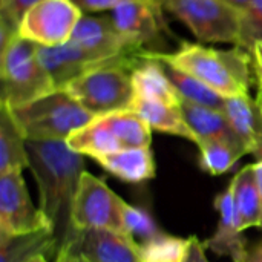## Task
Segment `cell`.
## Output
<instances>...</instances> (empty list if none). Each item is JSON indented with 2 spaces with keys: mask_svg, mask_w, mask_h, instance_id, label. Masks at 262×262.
I'll list each match as a JSON object with an SVG mask.
<instances>
[{
  "mask_svg": "<svg viewBox=\"0 0 262 262\" xmlns=\"http://www.w3.org/2000/svg\"><path fill=\"white\" fill-rule=\"evenodd\" d=\"M2 103L9 109L29 104L57 91L45 69L37 45L17 35L2 48Z\"/></svg>",
  "mask_w": 262,
  "mask_h": 262,
  "instance_id": "4",
  "label": "cell"
},
{
  "mask_svg": "<svg viewBox=\"0 0 262 262\" xmlns=\"http://www.w3.org/2000/svg\"><path fill=\"white\" fill-rule=\"evenodd\" d=\"M38 255L57 259L58 249L52 230L46 229L26 235L0 233V262H28Z\"/></svg>",
  "mask_w": 262,
  "mask_h": 262,
  "instance_id": "19",
  "label": "cell"
},
{
  "mask_svg": "<svg viewBox=\"0 0 262 262\" xmlns=\"http://www.w3.org/2000/svg\"><path fill=\"white\" fill-rule=\"evenodd\" d=\"M66 143L74 152L83 157H89L92 160H97L100 157L123 149L120 141L117 140V137L114 135V132L111 130V127L107 126V123L101 115L95 117L86 126L75 130L66 140Z\"/></svg>",
  "mask_w": 262,
  "mask_h": 262,
  "instance_id": "22",
  "label": "cell"
},
{
  "mask_svg": "<svg viewBox=\"0 0 262 262\" xmlns=\"http://www.w3.org/2000/svg\"><path fill=\"white\" fill-rule=\"evenodd\" d=\"M190 238H180L161 233L144 243H140L141 262H186L190 250Z\"/></svg>",
  "mask_w": 262,
  "mask_h": 262,
  "instance_id": "25",
  "label": "cell"
},
{
  "mask_svg": "<svg viewBox=\"0 0 262 262\" xmlns=\"http://www.w3.org/2000/svg\"><path fill=\"white\" fill-rule=\"evenodd\" d=\"M121 201L123 198L114 193L104 180L84 172L74 198L72 227L75 230L104 229L127 235L120 216Z\"/></svg>",
  "mask_w": 262,
  "mask_h": 262,
  "instance_id": "7",
  "label": "cell"
},
{
  "mask_svg": "<svg viewBox=\"0 0 262 262\" xmlns=\"http://www.w3.org/2000/svg\"><path fill=\"white\" fill-rule=\"evenodd\" d=\"M9 111L26 140L31 141H66L95 118L64 89Z\"/></svg>",
  "mask_w": 262,
  "mask_h": 262,
  "instance_id": "3",
  "label": "cell"
},
{
  "mask_svg": "<svg viewBox=\"0 0 262 262\" xmlns=\"http://www.w3.org/2000/svg\"><path fill=\"white\" fill-rule=\"evenodd\" d=\"M123 149L129 147H150L152 129L141 115L135 111H118L101 115Z\"/></svg>",
  "mask_w": 262,
  "mask_h": 262,
  "instance_id": "24",
  "label": "cell"
},
{
  "mask_svg": "<svg viewBox=\"0 0 262 262\" xmlns=\"http://www.w3.org/2000/svg\"><path fill=\"white\" fill-rule=\"evenodd\" d=\"M215 209L218 212L216 230L209 239L203 243L204 249L218 256L230 258L233 262H244L250 247L247 246L244 232H241L238 227L230 184L215 198Z\"/></svg>",
  "mask_w": 262,
  "mask_h": 262,
  "instance_id": "13",
  "label": "cell"
},
{
  "mask_svg": "<svg viewBox=\"0 0 262 262\" xmlns=\"http://www.w3.org/2000/svg\"><path fill=\"white\" fill-rule=\"evenodd\" d=\"M181 111L186 118V123L189 124L190 130L198 140L196 146L206 140H218V141H226V143L241 147L247 155L246 147L243 146V143L233 132L224 112L198 106L184 100L181 101Z\"/></svg>",
  "mask_w": 262,
  "mask_h": 262,
  "instance_id": "17",
  "label": "cell"
},
{
  "mask_svg": "<svg viewBox=\"0 0 262 262\" xmlns=\"http://www.w3.org/2000/svg\"><path fill=\"white\" fill-rule=\"evenodd\" d=\"M130 111H135L138 115H141L152 130H160L163 134L181 137L195 144L198 143L196 137L193 135L189 124L186 123L181 106L134 97Z\"/></svg>",
  "mask_w": 262,
  "mask_h": 262,
  "instance_id": "18",
  "label": "cell"
},
{
  "mask_svg": "<svg viewBox=\"0 0 262 262\" xmlns=\"http://www.w3.org/2000/svg\"><path fill=\"white\" fill-rule=\"evenodd\" d=\"M52 230L49 221L29 196L21 172L0 175V233L26 235Z\"/></svg>",
  "mask_w": 262,
  "mask_h": 262,
  "instance_id": "10",
  "label": "cell"
},
{
  "mask_svg": "<svg viewBox=\"0 0 262 262\" xmlns=\"http://www.w3.org/2000/svg\"><path fill=\"white\" fill-rule=\"evenodd\" d=\"M83 12L71 0H41L18 25V35L38 46H58L71 40Z\"/></svg>",
  "mask_w": 262,
  "mask_h": 262,
  "instance_id": "9",
  "label": "cell"
},
{
  "mask_svg": "<svg viewBox=\"0 0 262 262\" xmlns=\"http://www.w3.org/2000/svg\"><path fill=\"white\" fill-rule=\"evenodd\" d=\"M63 89L94 117L127 111L135 97L132 69L123 64L94 69Z\"/></svg>",
  "mask_w": 262,
  "mask_h": 262,
  "instance_id": "6",
  "label": "cell"
},
{
  "mask_svg": "<svg viewBox=\"0 0 262 262\" xmlns=\"http://www.w3.org/2000/svg\"><path fill=\"white\" fill-rule=\"evenodd\" d=\"M71 41L98 60H111L124 54L143 52L132 46L118 32L109 12L83 14L77 28L74 29Z\"/></svg>",
  "mask_w": 262,
  "mask_h": 262,
  "instance_id": "12",
  "label": "cell"
},
{
  "mask_svg": "<svg viewBox=\"0 0 262 262\" xmlns=\"http://www.w3.org/2000/svg\"><path fill=\"white\" fill-rule=\"evenodd\" d=\"M200 41L238 45L243 12L223 0H158Z\"/></svg>",
  "mask_w": 262,
  "mask_h": 262,
  "instance_id": "5",
  "label": "cell"
},
{
  "mask_svg": "<svg viewBox=\"0 0 262 262\" xmlns=\"http://www.w3.org/2000/svg\"><path fill=\"white\" fill-rule=\"evenodd\" d=\"M258 40H262V0H250L243 14V28L238 46L250 51Z\"/></svg>",
  "mask_w": 262,
  "mask_h": 262,
  "instance_id": "28",
  "label": "cell"
},
{
  "mask_svg": "<svg viewBox=\"0 0 262 262\" xmlns=\"http://www.w3.org/2000/svg\"><path fill=\"white\" fill-rule=\"evenodd\" d=\"M253 170H255V178H256V184H258V190H259V198H261V227L262 229V160L253 163Z\"/></svg>",
  "mask_w": 262,
  "mask_h": 262,
  "instance_id": "35",
  "label": "cell"
},
{
  "mask_svg": "<svg viewBox=\"0 0 262 262\" xmlns=\"http://www.w3.org/2000/svg\"><path fill=\"white\" fill-rule=\"evenodd\" d=\"M244 262H262V238L249 249V255Z\"/></svg>",
  "mask_w": 262,
  "mask_h": 262,
  "instance_id": "34",
  "label": "cell"
},
{
  "mask_svg": "<svg viewBox=\"0 0 262 262\" xmlns=\"http://www.w3.org/2000/svg\"><path fill=\"white\" fill-rule=\"evenodd\" d=\"M141 61L132 69V84L137 98L157 100L173 106H181V97L160 60L141 52Z\"/></svg>",
  "mask_w": 262,
  "mask_h": 262,
  "instance_id": "16",
  "label": "cell"
},
{
  "mask_svg": "<svg viewBox=\"0 0 262 262\" xmlns=\"http://www.w3.org/2000/svg\"><path fill=\"white\" fill-rule=\"evenodd\" d=\"M29 167L26 137L15 123L9 107L0 104V175L23 172Z\"/></svg>",
  "mask_w": 262,
  "mask_h": 262,
  "instance_id": "21",
  "label": "cell"
},
{
  "mask_svg": "<svg viewBox=\"0 0 262 262\" xmlns=\"http://www.w3.org/2000/svg\"><path fill=\"white\" fill-rule=\"evenodd\" d=\"M238 227L246 232L261 226V198L255 178L253 164L244 166L230 181Z\"/></svg>",
  "mask_w": 262,
  "mask_h": 262,
  "instance_id": "20",
  "label": "cell"
},
{
  "mask_svg": "<svg viewBox=\"0 0 262 262\" xmlns=\"http://www.w3.org/2000/svg\"><path fill=\"white\" fill-rule=\"evenodd\" d=\"M28 262H49V259H48L45 255H38V256H35V258H32V259H29Z\"/></svg>",
  "mask_w": 262,
  "mask_h": 262,
  "instance_id": "37",
  "label": "cell"
},
{
  "mask_svg": "<svg viewBox=\"0 0 262 262\" xmlns=\"http://www.w3.org/2000/svg\"><path fill=\"white\" fill-rule=\"evenodd\" d=\"M256 103H258V106H259V109H261L262 112V91H258V94H256Z\"/></svg>",
  "mask_w": 262,
  "mask_h": 262,
  "instance_id": "38",
  "label": "cell"
},
{
  "mask_svg": "<svg viewBox=\"0 0 262 262\" xmlns=\"http://www.w3.org/2000/svg\"><path fill=\"white\" fill-rule=\"evenodd\" d=\"M147 54V52H146ZM150 55V54H147ZM154 57V55H150ZM157 58V57H154ZM160 60V58H157ZM166 75L169 77V80L172 81V84L175 86V89L178 91L181 100L198 104V106H204L209 109H215L220 112H224L226 109V97H223L221 94H218L216 91H213L212 88H209L207 84H204L203 81H200L198 78L192 77L187 72H183L170 64H167L166 61L160 60Z\"/></svg>",
  "mask_w": 262,
  "mask_h": 262,
  "instance_id": "23",
  "label": "cell"
},
{
  "mask_svg": "<svg viewBox=\"0 0 262 262\" xmlns=\"http://www.w3.org/2000/svg\"><path fill=\"white\" fill-rule=\"evenodd\" d=\"M64 247L86 262H141L140 244L132 236L104 229L75 230Z\"/></svg>",
  "mask_w": 262,
  "mask_h": 262,
  "instance_id": "11",
  "label": "cell"
},
{
  "mask_svg": "<svg viewBox=\"0 0 262 262\" xmlns=\"http://www.w3.org/2000/svg\"><path fill=\"white\" fill-rule=\"evenodd\" d=\"M83 14H103L112 11L124 0H71Z\"/></svg>",
  "mask_w": 262,
  "mask_h": 262,
  "instance_id": "30",
  "label": "cell"
},
{
  "mask_svg": "<svg viewBox=\"0 0 262 262\" xmlns=\"http://www.w3.org/2000/svg\"><path fill=\"white\" fill-rule=\"evenodd\" d=\"M120 216L126 233L135 241L141 239V243H144L163 233V230L158 227V224L146 209L130 206L124 200L120 206Z\"/></svg>",
  "mask_w": 262,
  "mask_h": 262,
  "instance_id": "27",
  "label": "cell"
},
{
  "mask_svg": "<svg viewBox=\"0 0 262 262\" xmlns=\"http://www.w3.org/2000/svg\"><path fill=\"white\" fill-rule=\"evenodd\" d=\"M54 262H86V261H84L80 255L74 253L71 249L64 247V249H61V250L58 252L57 259H55Z\"/></svg>",
  "mask_w": 262,
  "mask_h": 262,
  "instance_id": "33",
  "label": "cell"
},
{
  "mask_svg": "<svg viewBox=\"0 0 262 262\" xmlns=\"http://www.w3.org/2000/svg\"><path fill=\"white\" fill-rule=\"evenodd\" d=\"M198 149L201 169L213 177L227 173L238 163V160L246 155L241 147L218 140L201 141Z\"/></svg>",
  "mask_w": 262,
  "mask_h": 262,
  "instance_id": "26",
  "label": "cell"
},
{
  "mask_svg": "<svg viewBox=\"0 0 262 262\" xmlns=\"http://www.w3.org/2000/svg\"><path fill=\"white\" fill-rule=\"evenodd\" d=\"M224 114L247 150L255 155L256 161L262 160V112L249 94L230 97L226 100Z\"/></svg>",
  "mask_w": 262,
  "mask_h": 262,
  "instance_id": "14",
  "label": "cell"
},
{
  "mask_svg": "<svg viewBox=\"0 0 262 262\" xmlns=\"http://www.w3.org/2000/svg\"><path fill=\"white\" fill-rule=\"evenodd\" d=\"M107 173L129 183L141 184L155 177L157 166L150 147H129L95 160Z\"/></svg>",
  "mask_w": 262,
  "mask_h": 262,
  "instance_id": "15",
  "label": "cell"
},
{
  "mask_svg": "<svg viewBox=\"0 0 262 262\" xmlns=\"http://www.w3.org/2000/svg\"><path fill=\"white\" fill-rule=\"evenodd\" d=\"M41 0H0V21L18 29L25 14Z\"/></svg>",
  "mask_w": 262,
  "mask_h": 262,
  "instance_id": "29",
  "label": "cell"
},
{
  "mask_svg": "<svg viewBox=\"0 0 262 262\" xmlns=\"http://www.w3.org/2000/svg\"><path fill=\"white\" fill-rule=\"evenodd\" d=\"M109 15L118 32L143 52H160L166 37H173L158 0H124Z\"/></svg>",
  "mask_w": 262,
  "mask_h": 262,
  "instance_id": "8",
  "label": "cell"
},
{
  "mask_svg": "<svg viewBox=\"0 0 262 262\" xmlns=\"http://www.w3.org/2000/svg\"><path fill=\"white\" fill-rule=\"evenodd\" d=\"M186 262H209L207 256H206L204 244L196 236H192L190 250H189V255H187Z\"/></svg>",
  "mask_w": 262,
  "mask_h": 262,
  "instance_id": "32",
  "label": "cell"
},
{
  "mask_svg": "<svg viewBox=\"0 0 262 262\" xmlns=\"http://www.w3.org/2000/svg\"><path fill=\"white\" fill-rule=\"evenodd\" d=\"M252 60L253 80L256 81L258 91H262V40H258L249 51Z\"/></svg>",
  "mask_w": 262,
  "mask_h": 262,
  "instance_id": "31",
  "label": "cell"
},
{
  "mask_svg": "<svg viewBox=\"0 0 262 262\" xmlns=\"http://www.w3.org/2000/svg\"><path fill=\"white\" fill-rule=\"evenodd\" d=\"M147 54L190 74L226 98L249 94L253 84L250 54L238 45L232 49H215L180 41V48L173 52Z\"/></svg>",
  "mask_w": 262,
  "mask_h": 262,
  "instance_id": "2",
  "label": "cell"
},
{
  "mask_svg": "<svg viewBox=\"0 0 262 262\" xmlns=\"http://www.w3.org/2000/svg\"><path fill=\"white\" fill-rule=\"evenodd\" d=\"M223 2L229 3L230 6H233L235 9H238V11L243 12V14H244V11L247 9V6H249V3H250V0H223Z\"/></svg>",
  "mask_w": 262,
  "mask_h": 262,
  "instance_id": "36",
  "label": "cell"
},
{
  "mask_svg": "<svg viewBox=\"0 0 262 262\" xmlns=\"http://www.w3.org/2000/svg\"><path fill=\"white\" fill-rule=\"evenodd\" d=\"M29 170L40 193L38 209L51 224L58 252L71 241L75 229L71 215L74 198L84 169V157L66 141L26 140Z\"/></svg>",
  "mask_w": 262,
  "mask_h": 262,
  "instance_id": "1",
  "label": "cell"
}]
</instances>
